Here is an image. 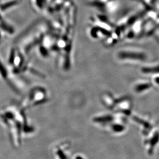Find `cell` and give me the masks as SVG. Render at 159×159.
I'll return each mask as SVG.
<instances>
[{
	"instance_id": "2",
	"label": "cell",
	"mask_w": 159,
	"mask_h": 159,
	"mask_svg": "<svg viewBox=\"0 0 159 159\" xmlns=\"http://www.w3.org/2000/svg\"><path fill=\"white\" fill-rule=\"evenodd\" d=\"M18 0H6L0 4V8L2 11H6L8 8L14 6L18 3Z\"/></svg>"
},
{
	"instance_id": "1",
	"label": "cell",
	"mask_w": 159,
	"mask_h": 159,
	"mask_svg": "<svg viewBox=\"0 0 159 159\" xmlns=\"http://www.w3.org/2000/svg\"><path fill=\"white\" fill-rule=\"evenodd\" d=\"M119 57L120 58H125V57H135L137 58L139 60H145L146 59V57L145 55H143V54L142 53H138V52H130V51H125V52H122L120 53L119 54Z\"/></svg>"
}]
</instances>
